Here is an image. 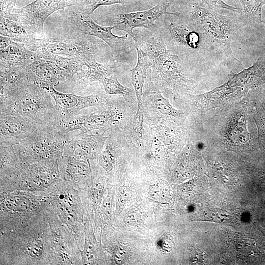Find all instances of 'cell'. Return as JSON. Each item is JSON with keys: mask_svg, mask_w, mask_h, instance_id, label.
<instances>
[{"mask_svg": "<svg viewBox=\"0 0 265 265\" xmlns=\"http://www.w3.org/2000/svg\"><path fill=\"white\" fill-rule=\"evenodd\" d=\"M46 210L0 230V265H51L52 237Z\"/></svg>", "mask_w": 265, "mask_h": 265, "instance_id": "6da1fadb", "label": "cell"}, {"mask_svg": "<svg viewBox=\"0 0 265 265\" xmlns=\"http://www.w3.org/2000/svg\"><path fill=\"white\" fill-rule=\"evenodd\" d=\"M178 17L203 29L214 47L218 49L228 63H240L234 56L231 43L235 34L241 26L230 17L219 14L202 3L191 0H181Z\"/></svg>", "mask_w": 265, "mask_h": 265, "instance_id": "7a4b0ae2", "label": "cell"}, {"mask_svg": "<svg viewBox=\"0 0 265 265\" xmlns=\"http://www.w3.org/2000/svg\"><path fill=\"white\" fill-rule=\"evenodd\" d=\"M265 84V58L260 57L249 67L232 73L229 80L210 91L191 96L196 106L204 111L222 108L246 98L251 90Z\"/></svg>", "mask_w": 265, "mask_h": 265, "instance_id": "3957f363", "label": "cell"}, {"mask_svg": "<svg viewBox=\"0 0 265 265\" xmlns=\"http://www.w3.org/2000/svg\"><path fill=\"white\" fill-rule=\"evenodd\" d=\"M221 108L216 115L218 121L213 131L215 132L213 134L212 145H219L234 151L260 149L258 136L251 135L248 130L250 115L249 96Z\"/></svg>", "mask_w": 265, "mask_h": 265, "instance_id": "277c9868", "label": "cell"}, {"mask_svg": "<svg viewBox=\"0 0 265 265\" xmlns=\"http://www.w3.org/2000/svg\"><path fill=\"white\" fill-rule=\"evenodd\" d=\"M136 47L141 51L157 80L173 92L187 91L195 83L182 71L178 55L172 54L160 36L137 34Z\"/></svg>", "mask_w": 265, "mask_h": 265, "instance_id": "5b68a950", "label": "cell"}, {"mask_svg": "<svg viewBox=\"0 0 265 265\" xmlns=\"http://www.w3.org/2000/svg\"><path fill=\"white\" fill-rule=\"evenodd\" d=\"M59 124L40 126L19 144L13 146L20 159L32 163L43 160H58L63 155L66 143L70 139Z\"/></svg>", "mask_w": 265, "mask_h": 265, "instance_id": "8992f818", "label": "cell"}, {"mask_svg": "<svg viewBox=\"0 0 265 265\" xmlns=\"http://www.w3.org/2000/svg\"><path fill=\"white\" fill-rule=\"evenodd\" d=\"M50 205L46 191L16 190L0 193V230L26 222Z\"/></svg>", "mask_w": 265, "mask_h": 265, "instance_id": "52a82bcc", "label": "cell"}, {"mask_svg": "<svg viewBox=\"0 0 265 265\" xmlns=\"http://www.w3.org/2000/svg\"><path fill=\"white\" fill-rule=\"evenodd\" d=\"M45 191L52 208L82 247L85 216L78 190L61 179Z\"/></svg>", "mask_w": 265, "mask_h": 265, "instance_id": "ba28073f", "label": "cell"}, {"mask_svg": "<svg viewBox=\"0 0 265 265\" xmlns=\"http://www.w3.org/2000/svg\"><path fill=\"white\" fill-rule=\"evenodd\" d=\"M21 42L33 52L43 54L77 57L81 59H96L100 52V42L87 35H73L68 37L37 38L28 35Z\"/></svg>", "mask_w": 265, "mask_h": 265, "instance_id": "9c48e42d", "label": "cell"}, {"mask_svg": "<svg viewBox=\"0 0 265 265\" xmlns=\"http://www.w3.org/2000/svg\"><path fill=\"white\" fill-rule=\"evenodd\" d=\"M67 21L75 35H89L97 37L104 41L109 47L113 60L116 62H124L130 53L136 49L129 34L118 36L112 32L114 26H104L97 24L90 17L80 11L79 8L72 12Z\"/></svg>", "mask_w": 265, "mask_h": 265, "instance_id": "30bf717a", "label": "cell"}, {"mask_svg": "<svg viewBox=\"0 0 265 265\" xmlns=\"http://www.w3.org/2000/svg\"><path fill=\"white\" fill-rule=\"evenodd\" d=\"M61 179L57 160L25 163L14 177L0 183V193L16 190L45 191Z\"/></svg>", "mask_w": 265, "mask_h": 265, "instance_id": "8fae6325", "label": "cell"}, {"mask_svg": "<svg viewBox=\"0 0 265 265\" xmlns=\"http://www.w3.org/2000/svg\"><path fill=\"white\" fill-rule=\"evenodd\" d=\"M51 98L46 90L30 83L26 93L16 102L0 110V114L20 115L40 126L59 124L58 112Z\"/></svg>", "mask_w": 265, "mask_h": 265, "instance_id": "7c38bea8", "label": "cell"}, {"mask_svg": "<svg viewBox=\"0 0 265 265\" xmlns=\"http://www.w3.org/2000/svg\"><path fill=\"white\" fill-rule=\"evenodd\" d=\"M46 212L52 237L51 265H82L81 250L77 240L60 220L50 203Z\"/></svg>", "mask_w": 265, "mask_h": 265, "instance_id": "4fadbf2b", "label": "cell"}, {"mask_svg": "<svg viewBox=\"0 0 265 265\" xmlns=\"http://www.w3.org/2000/svg\"><path fill=\"white\" fill-rule=\"evenodd\" d=\"M85 0H35L20 8H13L11 12L28 34L34 36L43 32L44 24L54 12L65 8L79 5Z\"/></svg>", "mask_w": 265, "mask_h": 265, "instance_id": "5bb4252c", "label": "cell"}, {"mask_svg": "<svg viewBox=\"0 0 265 265\" xmlns=\"http://www.w3.org/2000/svg\"><path fill=\"white\" fill-rule=\"evenodd\" d=\"M174 4L172 0H162L161 2L149 10L133 12H122L114 16V29L126 32L137 42V34L133 29L136 27H144L152 32L158 31L155 22L161 16L170 14L177 16V12H169L167 9Z\"/></svg>", "mask_w": 265, "mask_h": 265, "instance_id": "9a60e30c", "label": "cell"}, {"mask_svg": "<svg viewBox=\"0 0 265 265\" xmlns=\"http://www.w3.org/2000/svg\"><path fill=\"white\" fill-rule=\"evenodd\" d=\"M54 100L55 106L59 114V123L70 119L80 114L81 109L90 106L102 108L106 105L103 95L93 94L80 96L74 94L63 93L56 90L54 86L43 88Z\"/></svg>", "mask_w": 265, "mask_h": 265, "instance_id": "2e32d148", "label": "cell"}, {"mask_svg": "<svg viewBox=\"0 0 265 265\" xmlns=\"http://www.w3.org/2000/svg\"><path fill=\"white\" fill-rule=\"evenodd\" d=\"M120 112L115 107L107 106L85 115L80 114L59 123L61 130L69 133L75 130L90 132L99 130L105 132L120 120Z\"/></svg>", "mask_w": 265, "mask_h": 265, "instance_id": "e0dca14e", "label": "cell"}, {"mask_svg": "<svg viewBox=\"0 0 265 265\" xmlns=\"http://www.w3.org/2000/svg\"><path fill=\"white\" fill-rule=\"evenodd\" d=\"M30 83L26 66L0 69V110L20 99Z\"/></svg>", "mask_w": 265, "mask_h": 265, "instance_id": "ac0fdd59", "label": "cell"}, {"mask_svg": "<svg viewBox=\"0 0 265 265\" xmlns=\"http://www.w3.org/2000/svg\"><path fill=\"white\" fill-rule=\"evenodd\" d=\"M108 138L104 133L88 134L81 132L72 136L66 143L63 155L85 160L97 159Z\"/></svg>", "mask_w": 265, "mask_h": 265, "instance_id": "d6986e66", "label": "cell"}, {"mask_svg": "<svg viewBox=\"0 0 265 265\" xmlns=\"http://www.w3.org/2000/svg\"><path fill=\"white\" fill-rule=\"evenodd\" d=\"M40 126L20 115L0 114V144H19Z\"/></svg>", "mask_w": 265, "mask_h": 265, "instance_id": "ffe728a7", "label": "cell"}, {"mask_svg": "<svg viewBox=\"0 0 265 265\" xmlns=\"http://www.w3.org/2000/svg\"><path fill=\"white\" fill-rule=\"evenodd\" d=\"M61 179L77 190L89 183L91 176L90 160L63 155L57 160Z\"/></svg>", "mask_w": 265, "mask_h": 265, "instance_id": "44dd1931", "label": "cell"}, {"mask_svg": "<svg viewBox=\"0 0 265 265\" xmlns=\"http://www.w3.org/2000/svg\"><path fill=\"white\" fill-rule=\"evenodd\" d=\"M42 58L41 53L30 51L23 43L10 38L7 45L0 49V69L25 67Z\"/></svg>", "mask_w": 265, "mask_h": 265, "instance_id": "7402d4cb", "label": "cell"}, {"mask_svg": "<svg viewBox=\"0 0 265 265\" xmlns=\"http://www.w3.org/2000/svg\"><path fill=\"white\" fill-rule=\"evenodd\" d=\"M26 70L29 82L42 88L54 87L63 81L52 62L48 58L34 60L26 66Z\"/></svg>", "mask_w": 265, "mask_h": 265, "instance_id": "603a6c76", "label": "cell"}, {"mask_svg": "<svg viewBox=\"0 0 265 265\" xmlns=\"http://www.w3.org/2000/svg\"><path fill=\"white\" fill-rule=\"evenodd\" d=\"M80 70L76 74L72 81L76 84L87 85L99 81L105 77L113 76L115 68L113 64L101 63L96 59L81 61Z\"/></svg>", "mask_w": 265, "mask_h": 265, "instance_id": "cb8c5ba5", "label": "cell"}, {"mask_svg": "<svg viewBox=\"0 0 265 265\" xmlns=\"http://www.w3.org/2000/svg\"><path fill=\"white\" fill-rule=\"evenodd\" d=\"M25 163L18 156L13 146L0 144V183L14 177Z\"/></svg>", "mask_w": 265, "mask_h": 265, "instance_id": "d4e9b609", "label": "cell"}, {"mask_svg": "<svg viewBox=\"0 0 265 265\" xmlns=\"http://www.w3.org/2000/svg\"><path fill=\"white\" fill-rule=\"evenodd\" d=\"M137 63L135 66L131 70L132 83L137 100V108H143L142 95L144 84L147 75L151 72V69L140 50L136 47Z\"/></svg>", "mask_w": 265, "mask_h": 265, "instance_id": "484cf974", "label": "cell"}, {"mask_svg": "<svg viewBox=\"0 0 265 265\" xmlns=\"http://www.w3.org/2000/svg\"><path fill=\"white\" fill-rule=\"evenodd\" d=\"M168 30L171 38L179 45L191 49H197L200 45V34L189 28L184 24L171 23Z\"/></svg>", "mask_w": 265, "mask_h": 265, "instance_id": "4316f807", "label": "cell"}, {"mask_svg": "<svg viewBox=\"0 0 265 265\" xmlns=\"http://www.w3.org/2000/svg\"><path fill=\"white\" fill-rule=\"evenodd\" d=\"M84 242L81 250L82 265L98 264L100 261V249L95 239L90 224L84 222Z\"/></svg>", "mask_w": 265, "mask_h": 265, "instance_id": "83f0119b", "label": "cell"}, {"mask_svg": "<svg viewBox=\"0 0 265 265\" xmlns=\"http://www.w3.org/2000/svg\"><path fill=\"white\" fill-rule=\"evenodd\" d=\"M0 35L10 37L13 40L20 42L30 35L25 27L12 16L10 12L0 15Z\"/></svg>", "mask_w": 265, "mask_h": 265, "instance_id": "f1b7e54d", "label": "cell"}, {"mask_svg": "<svg viewBox=\"0 0 265 265\" xmlns=\"http://www.w3.org/2000/svg\"><path fill=\"white\" fill-rule=\"evenodd\" d=\"M242 6L245 24L247 26H255L264 24L262 18V9L265 0H239Z\"/></svg>", "mask_w": 265, "mask_h": 265, "instance_id": "f546056e", "label": "cell"}, {"mask_svg": "<svg viewBox=\"0 0 265 265\" xmlns=\"http://www.w3.org/2000/svg\"><path fill=\"white\" fill-rule=\"evenodd\" d=\"M250 113L257 130L260 150L265 158V112L258 98L250 100Z\"/></svg>", "mask_w": 265, "mask_h": 265, "instance_id": "4dcf8cb0", "label": "cell"}, {"mask_svg": "<svg viewBox=\"0 0 265 265\" xmlns=\"http://www.w3.org/2000/svg\"><path fill=\"white\" fill-rule=\"evenodd\" d=\"M152 96L156 108L161 114L174 117H179L182 115V112L174 108L159 90L153 91Z\"/></svg>", "mask_w": 265, "mask_h": 265, "instance_id": "1f68e13d", "label": "cell"}, {"mask_svg": "<svg viewBox=\"0 0 265 265\" xmlns=\"http://www.w3.org/2000/svg\"><path fill=\"white\" fill-rule=\"evenodd\" d=\"M98 166L106 172L112 171L114 163V148L111 139L108 137L105 148L97 158Z\"/></svg>", "mask_w": 265, "mask_h": 265, "instance_id": "d6a6232c", "label": "cell"}, {"mask_svg": "<svg viewBox=\"0 0 265 265\" xmlns=\"http://www.w3.org/2000/svg\"><path fill=\"white\" fill-rule=\"evenodd\" d=\"M101 82L106 94L128 96L132 93L131 89L123 86L113 76L104 78Z\"/></svg>", "mask_w": 265, "mask_h": 265, "instance_id": "836d02e7", "label": "cell"}, {"mask_svg": "<svg viewBox=\"0 0 265 265\" xmlns=\"http://www.w3.org/2000/svg\"><path fill=\"white\" fill-rule=\"evenodd\" d=\"M124 0H85L79 4V9L84 14L91 15L99 6L124 3Z\"/></svg>", "mask_w": 265, "mask_h": 265, "instance_id": "e575fe53", "label": "cell"}, {"mask_svg": "<svg viewBox=\"0 0 265 265\" xmlns=\"http://www.w3.org/2000/svg\"><path fill=\"white\" fill-rule=\"evenodd\" d=\"M130 249L126 245L118 246L113 252L114 261L117 265L124 264L130 258Z\"/></svg>", "mask_w": 265, "mask_h": 265, "instance_id": "d590c367", "label": "cell"}, {"mask_svg": "<svg viewBox=\"0 0 265 265\" xmlns=\"http://www.w3.org/2000/svg\"><path fill=\"white\" fill-rule=\"evenodd\" d=\"M205 217V219H207L208 221L222 222L224 220H227L229 219L230 215L223 210L215 209L209 211Z\"/></svg>", "mask_w": 265, "mask_h": 265, "instance_id": "8d00e7d4", "label": "cell"}, {"mask_svg": "<svg viewBox=\"0 0 265 265\" xmlns=\"http://www.w3.org/2000/svg\"><path fill=\"white\" fill-rule=\"evenodd\" d=\"M201 3L212 9L218 8L238 13L240 11V9L227 4L223 0H201Z\"/></svg>", "mask_w": 265, "mask_h": 265, "instance_id": "74e56055", "label": "cell"}, {"mask_svg": "<svg viewBox=\"0 0 265 265\" xmlns=\"http://www.w3.org/2000/svg\"><path fill=\"white\" fill-rule=\"evenodd\" d=\"M144 110L143 108H137L135 117L134 130L137 136L142 137L143 132Z\"/></svg>", "mask_w": 265, "mask_h": 265, "instance_id": "f35d334b", "label": "cell"}, {"mask_svg": "<svg viewBox=\"0 0 265 265\" xmlns=\"http://www.w3.org/2000/svg\"><path fill=\"white\" fill-rule=\"evenodd\" d=\"M140 213L136 210L129 211L124 218V222L129 225H136L140 222Z\"/></svg>", "mask_w": 265, "mask_h": 265, "instance_id": "ab89813d", "label": "cell"}, {"mask_svg": "<svg viewBox=\"0 0 265 265\" xmlns=\"http://www.w3.org/2000/svg\"><path fill=\"white\" fill-rule=\"evenodd\" d=\"M150 193L151 195L155 199L159 200H164L165 195L164 191L162 187L157 185L151 186L150 188Z\"/></svg>", "mask_w": 265, "mask_h": 265, "instance_id": "60d3db41", "label": "cell"}, {"mask_svg": "<svg viewBox=\"0 0 265 265\" xmlns=\"http://www.w3.org/2000/svg\"><path fill=\"white\" fill-rule=\"evenodd\" d=\"M0 15L10 12L13 9L16 0H0Z\"/></svg>", "mask_w": 265, "mask_h": 265, "instance_id": "b9f144b4", "label": "cell"}, {"mask_svg": "<svg viewBox=\"0 0 265 265\" xmlns=\"http://www.w3.org/2000/svg\"><path fill=\"white\" fill-rule=\"evenodd\" d=\"M258 99L260 103V104L263 107L265 112V98L262 96L261 95L260 96V97L258 98Z\"/></svg>", "mask_w": 265, "mask_h": 265, "instance_id": "7bdbcfd3", "label": "cell"}, {"mask_svg": "<svg viewBox=\"0 0 265 265\" xmlns=\"http://www.w3.org/2000/svg\"><path fill=\"white\" fill-rule=\"evenodd\" d=\"M263 93L261 94V95L265 98V89L263 90Z\"/></svg>", "mask_w": 265, "mask_h": 265, "instance_id": "ee69618b", "label": "cell"}, {"mask_svg": "<svg viewBox=\"0 0 265 265\" xmlns=\"http://www.w3.org/2000/svg\"><path fill=\"white\" fill-rule=\"evenodd\" d=\"M264 180H265V178L264 179Z\"/></svg>", "mask_w": 265, "mask_h": 265, "instance_id": "f6af8a7d", "label": "cell"}]
</instances>
